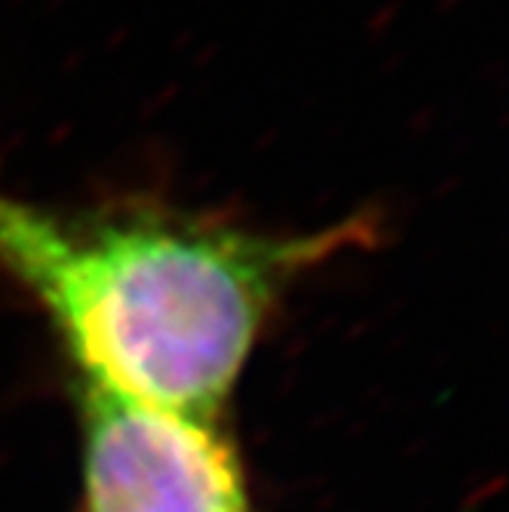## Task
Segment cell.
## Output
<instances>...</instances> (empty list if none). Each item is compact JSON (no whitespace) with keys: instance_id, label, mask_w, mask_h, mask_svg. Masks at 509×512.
<instances>
[{"instance_id":"cell-1","label":"cell","mask_w":509,"mask_h":512,"mask_svg":"<svg viewBox=\"0 0 509 512\" xmlns=\"http://www.w3.org/2000/svg\"><path fill=\"white\" fill-rule=\"evenodd\" d=\"M378 240L372 212L261 230L154 197L53 206L0 188V270L50 316L83 387L197 424L298 279Z\"/></svg>"},{"instance_id":"cell-2","label":"cell","mask_w":509,"mask_h":512,"mask_svg":"<svg viewBox=\"0 0 509 512\" xmlns=\"http://www.w3.org/2000/svg\"><path fill=\"white\" fill-rule=\"evenodd\" d=\"M86 390V512H249L230 448L197 424Z\"/></svg>"}]
</instances>
